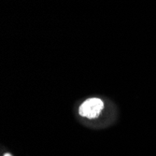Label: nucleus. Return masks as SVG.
Here are the masks:
<instances>
[{
  "label": "nucleus",
  "instance_id": "f257e3e1",
  "mask_svg": "<svg viewBox=\"0 0 156 156\" xmlns=\"http://www.w3.org/2000/svg\"><path fill=\"white\" fill-rule=\"evenodd\" d=\"M103 108H104V103L101 99L90 98L80 105L79 112L80 116L82 117L94 119L98 117V115L101 113Z\"/></svg>",
  "mask_w": 156,
  "mask_h": 156
},
{
  "label": "nucleus",
  "instance_id": "f03ea898",
  "mask_svg": "<svg viewBox=\"0 0 156 156\" xmlns=\"http://www.w3.org/2000/svg\"><path fill=\"white\" fill-rule=\"evenodd\" d=\"M4 156H12V155H11V154H9V153H6Z\"/></svg>",
  "mask_w": 156,
  "mask_h": 156
}]
</instances>
